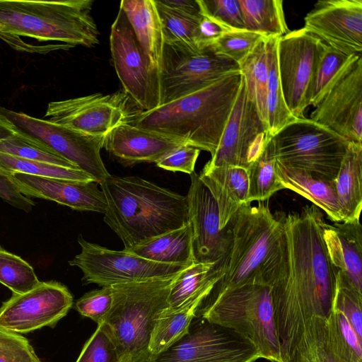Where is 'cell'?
Returning <instances> with one entry per match:
<instances>
[{
	"label": "cell",
	"mask_w": 362,
	"mask_h": 362,
	"mask_svg": "<svg viewBox=\"0 0 362 362\" xmlns=\"http://www.w3.org/2000/svg\"><path fill=\"white\" fill-rule=\"evenodd\" d=\"M277 214L282 233L268 286L283 360L310 319L329 317L337 269L326 250L325 220L318 207L306 205L300 212Z\"/></svg>",
	"instance_id": "1"
},
{
	"label": "cell",
	"mask_w": 362,
	"mask_h": 362,
	"mask_svg": "<svg viewBox=\"0 0 362 362\" xmlns=\"http://www.w3.org/2000/svg\"><path fill=\"white\" fill-rule=\"evenodd\" d=\"M107 202L103 221L124 248L189 222L187 197L136 176L110 175L100 184Z\"/></svg>",
	"instance_id": "2"
},
{
	"label": "cell",
	"mask_w": 362,
	"mask_h": 362,
	"mask_svg": "<svg viewBox=\"0 0 362 362\" xmlns=\"http://www.w3.org/2000/svg\"><path fill=\"white\" fill-rule=\"evenodd\" d=\"M241 73L148 111L130 122L138 127L185 139L189 145L215 153L235 104Z\"/></svg>",
	"instance_id": "3"
},
{
	"label": "cell",
	"mask_w": 362,
	"mask_h": 362,
	"mask_svg": "<svg viewBox=\"0 0 362 362\" xmlns=\"http://www.w3.org/2000/svg\"><path fill=\"white\" fill-rule=\"evenodd\" d=\"M230 247L216 282L201 305L247 284L268 286L277 260L282 223L267 204H243L228 221Z\"/></svg>",
	"instance_id": "4"
},
{
	"label": "cell",
	"mask_w": 362,
	"mask_h": 362,
	"mask_svg": "<svg viewBox=\"0 0 362 362\" xmlns=\"http://www.w3.org/2000/svg\"><path fill=\"white\" fill-rule=\"evenodd\" d=\"M92 0H0V38L20 36L87 47L99 43Z\"/></svg>",
	"instance_id": "5"
},
{
	"label": "cell",
	"mask_w": 362,
	"mask_h": 362,
	"mask_svg": "<svg viewBox=\"0 0 362 362\" xmlns=\"http://www.w3.org/2000/svg\"><path fill=\"white\" fill-rule=\"evenodd\" d=\"M177 275L112 286V306L98 325L113 342L121 362L151 360V334Z\"/></svg>",
	"instance_id": "6"
},
{
	"label": "cell",
	"mask_w": 362,
	"mask_h": 362,
	"mask_svg": "<svg viewBox=\"0 0 362 362\" xmlns=\"http://www.w3.org/2000/svg\"><path fill=\"white\" fill-rule=\"evenodd\" d=\"M197 314L249 339L258 349L262 358L282 362L281 340L269 286L247 284L227 291L201 305Z\"/></svg>",
	"instance_id": "7"
},
{
	"label": "cell",
	"mask_w": 362,
	"mask_h": 362,
	"mask_svg": "<svg viewBox=\"0 0 362 362\" xmlns=\"http://www.w3.org/2000/svg\"><path fill=\"white\" fill-rule=\"evenodd\" d=\"M269 141L276 160L329 181L336 179L349 143L305 117L288 124Z\"/></svg>",
	"instance_id": "8"
},
{
	"label": "cell",
	"mask_w": 362,
	"mask_h": 362,
	"mask_svg": "<svg viewBox=\"0 0 362 362\" xmlns=\"http://www.w3.org/2000/svg\"><path fill=\"white\" fill-rule=\"evenodd\" d=\"M0 116L17 132L47 146L98 184L110 175L100 156L105 136L87 134L1 105Z\"/></svg>",
	"instance_id": "9"
},
{
	"label": "cell",
	"mask_w": 362,
	"mask_h": 362,
	"mask_svg": "<svg viewBox=\"0 0 362 362\" xmlns=\"http://www.w3.org/2000/svg\"><path fill=\"white\" fill-rule=\"evenodd\" d=\"M199 317L185 334L148 362H256L262 358L247 337Z\"/></svg>",
	"instance_id": "10"
},
{
	"label": "cell",
	"mask_w": 362,
	"mask_h": 362,
	"mask_svg": "<svg viewBox=\"0 0 362 362\" xmlns=\"http://www.w3.org/2000/svg\"><path fill=\"white\" fill-rule=\"evenodd\" d=\"M81 252L71 260L83 273L82 281L101 287L171 277L187 266L153 262L124 250H113L78 236Z\"/></svg>",
	"instance_id": "11"
},
{
	"label": "cell",
	"mask_w": 362,
	"mask_h": 362,
	"mask_svg": "<svg viewBox=\"0 0 362 362\" xmlns=\"http://www.w3.org/2000/svg\"><path fill=\"white\" fill-rule=\"evenodd\" d=\"M238 73H240L238 64L210 48L191 52L164 44L159 74L160 105Z\"/></svg>",
	"instance_id": "12"
},
{
	"label": "cell",
	"mask_w": 362,
	"mask_h": 362,
	"mask_svg": "<svg viewBox=\"0 0 362 362\" xmlns=\"http://www.w3.org/2000/svg\"><path fill=\"white\" fill-rule=\"evenodd\" d=\"M142 112L122 90L51 102L44 119L93 136H105Z\"/></svg>",
	"instance_id": "13"
},
{
	"label": "cell",
	"mask_w": 362,
	"mask_h": 362,
	"mask_svg": "<svg viewBox=\"0 0 362 362\" xmlns=\"http://www.w3.org/2000/svg\"><path fill=\"white\" fill-rule=\"evenodd\" d=\"M110 45L124 92L142 111L158 107L159 75L152 69L121 7L111 26Z\"/></svg>",
	"instance_id": "14"
},
{
	"label": "cell",
	"mask_w": 362,
	"mask_h": 362,
	"mask_svg": "<svg viewBox=\"0 0 362 362\" xmlns=\"http://www.w3.org/2000/svg\"><path fill=\"white\" fill-rule=\"evenodd\" d=\"M310 119L347 142L362 144V55H354L315 106Z\"/></svg>",
	"instance_id": "15"
},
{
	"label": "cell",
	"mask_w": 362,
	"mask_h": 362,
	"mask_svg": "<svg viewBox=\"0 0 362 362\" xmlns=\"http://www.w3.org/2000/svg\"><path fill=\"white\" fill-rule=\"evenodd\" d=\"M270 138L267 126L249 97L243 77L218 146L206 165L247 168L263 152Z\"/></svg>",
	"instance_id": "16"
},
{
	"label": "cell",
	"mask_w": 362,
	"mask_h": 362,
	"mask_svg": "<svg viewBox=\"0 0 362 362\" xmlns=\"http://www.w3.org/2000/svg\"><path fill=\"white\" fill-rule=\"evenodd\" d=\"M322 41L302 28L278 38L277 64L286 106L298 119L309 106L308 95Z\"/></svg>",
	"instance_id": "17"
},
{
	"label": "cell",
	"mask_w": 362,
	"mask_h": 362,
	"mask_svg": "<svg viewBox=\"0 0 362 362\" xmlns=\"http://www.w3.org/2000/svg\"><path fill=\"white\" fill-rule=\"evenodd\" d=\"M73 305V296L64 284L41 282L32 290L15 294L0 308V327L27 333L43 327H54Z\"/></svg>",
	"instance_id": "18"
},
{
	"label": "cell",
	"mask_w": 362,
	"mask_h": 362,
	"mask_svg": "<svg viewBox=\"0 0 362 362\" xmlns=\"http://www.w3.org/2000/svg\"><path fill=\"white\" fill-rule=\"evenodd\" d=\"M186 196L196 262L223 266L230 247L228 223L221 227L216 200L196 173Z\"/></svg>",
	"instance_id": "19"
},
{
	"label": "cell",
	"mask_w": 362,
	"mask_h": 362,
	"mask_svg": "<svg viewBox=\"0 0 362 362\" xmlns=\"http://www.w3.org/2000/svg\"><path fill=\"white\" fill-rule=\"evenodd\" d=\"M304 27L322 42L349 56L362 52V0H320L304 18Z\"/></svg>",
	"instance_id": "20"
},
{
	"label": "cell",
	"mask_w": 362,
	"mask_h": 362,
	"mask_svg": "<svg viewBox=\"0 0 362 362\" xmlns=\"http://www.w3.org/2000/svg\"><path fill=\"white\" fill-rule=\"evenodd\" d=\"M20 192L28 197L55 202L79 211L105 214V197L95 181H78L23 173L8 176Z\"/></svg>",
	"instance_id": "21"
},
{
	"label": "cell",
	"mask_w": 362,
	"mask_h": 362,
	"mask_svg": "<svg viewBox=\"0 0 362 362\" xmlns=\"http://www.w3.org/2000/svg\"><path fill=\"white\" fill-rule=\"evenodd\" d=\"M186 144L188 143L181 138L124 123L105 136L103 148L121 163L134 165L157 163Z\"/></svg>",
	"instance_id": "22"
},
{
	"label": "cell",
	"mask_w": 362,
	"mask_h": 362,
	"mask_svg": "<svg viewBox=\"0 0 362 362\" xmlns=\"http://www.w3.org/2000/svg\"><path fill=\"white\" fill-rule=\"evenodd\" d=\"M322 238L333 266L362 293V227L359 219L322 224Z\"/></svg>",
	"instance_id": "23"
},
{
	"label": "cell",
	"mask_w": 362,
	"mask_h": 362,
	"mask_svg": "<svg viewBox=\"0 0 362 362\" xmlns=\"http://www.w3.org/2000/svg\"><path fill=\"white\" fill-rule=\"evenodd\" d=\"M216 202L222 228L247 203L249 180L247 168L234 165L209 167L199 175Z\"/></svg>",
	"instance_id": "24"
},
{
	"label": "cell",
	"mask_w": 362,
	"mask_h": 362,
	"mask_svg": "<svg viewBox=\"0 0 362 362\" xmlns=\"http://www.w3.org/2000/svg\"><path fill=\"white\" fill-rule=\"evenodd\" d=\"M124 12L152 69L160 74L164 40L154 0H122Z\"/></svg>",
	"instance_id": "25"
},
{
	"label": "cell",
	"mask_w": 362,
	"mask_h": 362,
	"mask_svg": "<svg viewBox=\"0 0 362 362\" xmlns=\"http://www.w3.org/2000/svg\"><path fill=\"white\" fill-rule=\"evenodd\" d=\"M275 169L285 189H291L323 210L334 222H342L334 181L313 177L308 173L276 160Z\"/></svg>",
	"instance_id": "26"
},
{
	"label": "cell",
	"mask_w": 362,
	"mask_h": 362,
	"mask_svg": "<svg viewBox=\"0 0 362 362\" xmlns=\"http://www.w3.org/2000/svg\"><path fill=\"white\" fill-rule=\"evenodd\" d=\"M124 250L144 259L168 264L190 266L196 262L189 222L180 228L146 240Z\"/></svg>",
	"instance_id": "27"
},
{
	"label": "cell",
	"mask_w": 362,
	"mask_h": 362,
	"mask_svg": "<svg viewBox=\"0 0 362 362\" xmlns=\"http://www.w3.org/2000/svg\"><path fill=\"white\" fill-rule=\"evenodd\" d=\"M334 183L342 222L359 219L362 206V144L348 143Z\"/></svg>",
	"instance_id": "28"
},
{
	"label": "cell",
	"mask_w": 362,
	"mask_h": 362,
	"mask_svg": "<svg viewBox=\"0 0 362 362\" xmlns=\"http://www.w3.org/2000/svg\"><path fill=\"white\" fill-rule=\"evenodd\" d=\"M214 284L206 286L177 308L165 309L161 313L151 334V358L170 347L186 334L198 309Z\"/></svg>",
	"instance_id": "29"
},
{
	"label": "cell",
	"mask_w": 362,
	"mask_h": 362,
	"mask_svg": "<svg viewBox=\"0 0 362 362\" xmlns=\"http://www.w3.org/2000/svg\"><path fill=\"white\" fill-rule=\"evenodd\" d=\"M282 362H346L334 348L327 319L313 317Z\"/></svg>",
	"instance_id": "30"
},
{
	"label": "cell",
	"mask_w": 362,
	"mask_h": 362,
	"mask_svg": "<svg viewBox=\"0 0 362 362\" xmlns=\"http://www.w3.org/2000/svg\"><path fill=\"white\" fill-rule=\"evenodd\" d=\"M245 30L266 37H281L288 28L281 0H238Z\"/></svg>",
	"instance_id": "31"
},
{
	"label": "cell",
	"mask_w": 362,
	"mask_h": 362,
	"mask_svg": "<svg viewBox=\"0 0 362 362\" xmlns=\"http://www.w3.org/2000/svg\"><path fill=\"white\" fill-rule=\"evenodd\" d=\"M279 37H267L266 40L268 82L267 88V128L270 137L288 124L296 120L284 100L279 79L277 64V41Z\"/></svg>",
	"instance_id": "32"
},
{
	"label": "cell",
	"mask_w": 362,
	"mask_h": 362,
	"mask_svg": "<svg viewBox=\"0 0 362 362\" xmlns=\"http://www.w3.org/2000/svg\"><path fill=\"white\" fill-rule=\"evenodd\" d=\"M223 266L195 262L178 274L168 298L165 310H174L184 304L206 286L216 284L221 277Z\"/></svg>",
	"instance_id": "33"
},
{
	"label": "cell",
	"mask_w": 362,
	"mask_h": 362,
	"mask_svg": "<svg viewBox=\"0 0 362 362\" xmlns=\"http://www.w3.org/2000/svg\"><path fill=\"white\" fill-rule=\"evenodd\" d=\"M267 37L263 38L258 43L254 50L239 64V66L249 97L255 105L262 121L267 127L266 106L268 82Z\"/></svg>",
	"instance_id": "34"
},
{
	"label": "cell",
	"mask_w": 362,
	"mask_h": 362,
	"mask_svg": "<svg viewBox=\"0 0 362 362\" xmlns=\"http://www.w3.org/2000/svg\"><path fill=\"white\" fill-rule=\"evenodd\" d=\"M155 1L161 23L164 44L191 52H197L194 35L202 16L185 14Z\"/></svg>",
	"instance_id": "35"
},
{
	"label": "cell",
	"mask_w": 362,
	"mask_h": 362,
	"mask_svg": "<svg viewBox=\"0 0 362 362\" xmlns=\"http://www.w3.org/2000/svg\"><path fill=\"white\" fill-rule=\"evenodd\" d=\"M275 163L273 148L269 140L261 155L247 168L249 180L247 203L265 201L285 189L276 174Z\"/></svg>",
	"instance_id": "36"
},
{
	"label": "cell",
	"mask_w": 362,
	"mask_h": 362,
	"mask_svg": "<svg viewBox=\"0 0 362 362\" xmlns=\"http://www.w3.org/2000/svg\"><path fill=\"white\" fill-rule=\"evenodd\" d=\"M354 55H346L322 42L309 92V105L315 107Z\"/></svg>",
	"instance_id": "37"
},
{
	"label": "cell",
	"mask_w": 362,
	"mask_h": 362,
	"mask_svg": "<svg viewBox=\"0 0 362 362\" xmlns=\"http://www.w3.org/2000/svg\"><path fill=\"white\" fill-rule=\"evenodd\" d=\"M0 172L6 176L14 173H23L78 181H95L91 176L80 169L21 158L2 153H0Z\"/></svg>",
	"instance_id": "38"
},
{
	"label": "cell",
	"mask_w": 362,
	"mask_h": 362,
	"mask_svg": "<svg viewBox=\"0 0 362 362\" xmlns=\"http://www.w3.org/2000/svg\"><path fill=\"white\" fill-rule=\"evenodd\" d=\"M0 283L13 293L22 294L36 287L40 281L29 263L0 248Z\"/></svg>",
	"instance_id": "39"
},
{
	"label": "cell",
	"mask_w": 362,
	"mask_h": 362,
	"mask_svg": "<svg viewBox=\"0 0 362 362\" xmlns=\"http://www.w3.org/2000/svg\"><path fill=\"white\" fill-rule=\"evenodd\" d=\"M0 153L55 165L77 168L47 146L17 132L11 137L0 140Z\"/></svg>",
	"instance_id": "40"
},
{
	"label": "cell",
	"mask_w": 362,
	"mask_h": 362,
	"mask_svg": "<svg viewBox=\"0 0 362 362\" xmlns=\"http://www.w3.org/2000/svg\"><path fill=\"white\" fill-rule=\"evenodd\" d=\"M332 308L347 317L359 337L362 338V293L359 292L341 270L336 273V287Z\"/></svg>",
	"instance_id": "41"
},
{
	"label": "cell",
	"mask_w": 362,
	"mask_h": 362,
	"mask_svg": "<svg viewBox=\"0 0 362 362\" xmlns=\"http://www.w3.org/2000/svg\"><path fill=\"white\" fill-rule=\"evenodd\" d=\"M264 37L261 33L247 30L227 31L208 48L239 64Z\"/></svg>",
	"instance_id": "42"
},
{
	"label": "cell",
	"mask_w": 362,
	"mask_h": 362,
	"mask_svg": "<svg viewBox=\"0 0 362 362\" xmlns=\"http://www.w3.org/2000/svg\"><path fill=\"white\" fill-rule=\"evenodd\" d=\"M202 14L228 31L245 30L238 0H198Z\"/></svg>",
	"instance_id": "43"
},
{
	"label": "cell",
	"mask_w": 362,
	"mask_h": 362,
	"mask_svg": "<svg viewBox=\"0 0 362 362\" xmlns=\"http://www.w3.org/2000/svg\"><path fill=\"white\" fill-rule=\"evenodd\" d=\"M0 362H41L28 340L0 327Z\"/></svg>",
	"instance_id": "44"
},
{
	"label": "cell",
	"mask_w": 362,
	"mask_h": 362,
	"mask_svg": "<svg viewBox=\"0 0 362 362\" xmlns=\"http://www.w3.org/2000/svg\"><path fill=\"white\" fill-rule=\"evenodd\" d=\"M76 362H121L117 349L101 326L85 343Z\"/></svg>",
	"instance_id": "45"
},
{
	"label": "cell",
	"mask_w": 362,
	"mask_h": 362,
	"mask_svg": "<svg viewBox=\"0 0 362 362\" xmlns=\"http://www.w3.org/2000/svg\"><path fill=\"white\" fill-rule=\"evenodd\" d=\"M113 300L112 286L102 287L82 296L75 303L74 308L83 316L100 324L108 313Z\"/></svg>",
	"instance_id": "46"
},
{
	"label": "cell",
	"mask_w": 362,
	"mask_h": 362,
	"mask_svg": "<svg viewBox=\"0 0 362 362\" xmlns=\"http://www.w3.org/2000/svg\"><path fill=\"white\" fill-rule=\"evenodd\" d=\"M199 153V148L186 144L173 150L156 165L166 170L179 171L191 175L194 172Z\"/></svg>",
	"instance_id": "47"
},
{
	"label": "cell",
	"mask_w": 362,
	"mask_h": 362,
	"mask_svg": "<svg viewBox=\"0 0 362 362\" xmlns=\"http://www.w3.org/2000/svg\"><path fill=\"white\" fill-rule=\"evenodd\" d=\"M347 347L360 359H362V338L359 337L350 321L344 313L332 308L329 316Z\"/></svg>",
	"instance_id": "48"
},
{
	"label": "cell",
	"mask_w": 362,
	"mask_h": 362,
	"mask_svg": "<svg viewBox=\"0 0 362 362\" xmlns=\"http://www.w3.org/2000/svg\"><path fill=\"white\" fill-rule=\"evenodd\" d=\"M227 31L214 20L202 15L194 35L195 47L198 50L205 49Z\"/></svg>",
	"instance_id": "49"
},
{
	"label": "cell",
	"mask_w": 362,
	"mask_h": 362,
	"mask_svg": "<svg viewBox=\"0 0 362 362\" xmlns=\"http://www.w3.org/2000/svg\"><path fill=\"white\" fill-rule=\"evenodd\" d=\"M0 198L4 202L18 209L29 212L35 205L30 198L23 195L11 180L0 172Z\"/></svg>",
	"instance_id": "50"
},
{
	"label": "cell",
	"mask_w": 362,
	"mask_h": 362,
	"mask_svg": "<svg viewBox=\"0 0 362 362\" xmlns=\"http://www.w3.org/2000/svg\"><path fill=\"white\" fill-rule=\"evenodd\" d=\"M165 6L175 10L194 16H202L198 0H161Z\"/></svg>",
	"instance_id": "51"
},
{
	"label": "cell",
	"mask_w": 362,
	"mask_h": 362,
	"mask_svg": "<svg viewBox=\"0 0 362 362\" xmlns=\"http://www.w3.org/2000/svg\"><path fill=\"white\" fill-rule=\"evenodd\" d=\"M16 133L14 127L0 116V140L12 136Z\"/></svg>",
	"instance_id": "52"
},
{
	"label": "cell",
	"mask_w": 362,
	"mask_h": 362,
	"mask_svg": "<svg viewBox=\"0 0 362 362\" xmlns=\"http://www.w3.org/2000/svg\"><path fill=\"white\" fill-rule=\"evenodd\" d=\"M3 29V25L0 23V31Z\"/></svg>",
	"instance_id": "53"
}]
</instances>
